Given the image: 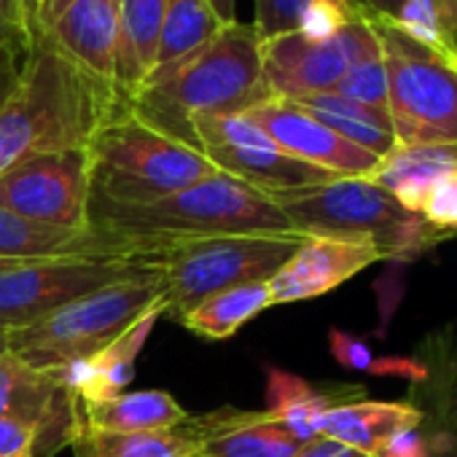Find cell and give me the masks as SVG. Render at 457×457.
<instances>
[{"mask_svg": "<svg viewBox=\"0 0 457 457\" xmlns=\"http://www.w3.org/2000/svg\"><path fill=\"white\" fill-rule=\"evenodd\" d=\"M0 417L38 425L41 457L68 449L81 428V401L49 369H38L6 350L0 355Z\"/></svg>", "mask_w": 457, "mask_h": 457, "instance_id": "13", "label": "cell"}, {"mask_svg": "<svg viewBox=\"0 0 457 457\" xmlns=\"http://www.w3.org/2000/svg\"><path fill=\"white\" fill-rule=\"evenodd\" d=\"M196 444L199 457H294L302 446L288 430L267 417V411L215 409L188 414L180 425Z\"/></svg>", "mask_w": 457, "mask_h": 457, "instance_id": "19", "label": "cell"}, {"mask_svg": "<svg viewBox=\"0 0 457 457\" xmlns=\"http://www.w3.org/2000/svg\"><path fill=\"white\" fill-rule=\"evenodd\" d=\"M302 240L304 237L223 235L162 248L156 267L164 286V315L178 320L218 291L270 283Z\"/></svg>", "mask_w": 457, "mask_h": 457, "instance_id": "8", "label": "cell"}, {"mask_svg": "<svg viewBox=\"0 0 457 457\" xmlns=\"http://www.w3.org/2000/svg\"><path fill=\"white\" fill-rule=\"evenodd\" d=\"M159 304H164L159 272L119 280L73 299L25 328L12 331L9 350L38 369H57L62 363L95 355Z\"/></svg>", "mask_w": 457, "mask_h": 457, "instance_id": "6", "label": "cell"}, {"mask_svg": "<svg viewBox=\"0 0 457 457\" xmlns=\"http://www.w3.org/2000/svg\"><path fill=\"white\" fill-rule=\"evenodd\" d=\"M403 0H355V6L361 9V14L366 17H385L393 20L395 12L401 9Z\"/></svg>", "mask_w": 457, "mask_h": 457, "instance_id": "39", "label": "cell"}, {"mask_svg": "<svg viewBox=\"0 0 457 457\" xmlns=\"http://www.w3.org/2000/svg\"><path fill=\"white\" fill-rule=\"evenodd\" d=\"M71 449L76 457H194V438L178 425L154 433H108L79 428Z\"/></svg>", "mask_w": 457, "mask_h": 457, "instance_id": "29", "label": "cell"}, {"mask_svg": "<svg viewBox=\"0 0 457 457\" xmlns=\"http://www.w3.org/2000/svg\"><path fill=\"white\" fill-rule=\"evenodd\" d=\"M36 6H38V0H36Z\"/></svg>", "mask_w": 457, "mask_h": 457, "instance_id": "45", "label": "cell"}, {"mask_svg": "<svg viewBox=\"0 0 457 457\" xmlns=\"http://www.w3.org/2000/svg\"><path fill=\"white\" fill-rule=\"evenodd\" d=\"M449 170H457V143L398 145L379 159L371 180L382 186L403 210L420 215L428 188Z\"/></svg>", "mask_w": 457, "mask_h": 457, "instance_id": "23", "label": "cell"}, {"mask_svg": "<svg viewBox=\"0 0 457 457\" xmlns=\"http://www.w3.org/2000/svg\"><path fill=\"white\" fill-rule=\"evenodd\" d=\"M374 262H382V253L371 243L304 235L291 259L270 280L272 304H299L326 296Z\"/></svg>", "mask_w": 457, "mask_h": 457, "instance_id": "17", "label": "cell"}, {"mask_svg": "<svg viewBox=\"0 0 457 457\" xmlns=\"http://www.w3.org/2000/svg\"><path fill=\"white\" fill-rule=\"evenodd\" d=\"M89 226L148 259H156L162 248L175 243L223 235L302 237L270 194L226 172H212L204 180L148 204H108L92 199Z\"/></svg>", "mask_w": 457, "mask_h": 457, "instance_id": "2", "label": "cell"}, {"mask_svg": "<svg viewBox=\"0 0 457 457\" xmlns=\"http://www.w3.org/2000/svg\"><path fill=\"white\" fill-rule=\"evenodd\" d=\"M304 235L371 243L382 262H411L438 243L452 240L422 215L403 210L371 178H331L326 183L272 196Z\"/></svg>", "mask_w": 457, "mask_h": 457, "instance_id": "4", "label": "cell"}, {"mask_svg": "<svg viewBox=\"0 0 457 457\" xmlns=\"http://www.w3.org/2000/svg\"><path fill=\"white\" fill-rule=\"evenodd\" d=\"M159 272L156 259H65L0 275V331L25 328L73 299L129 278Z\"/></svg>", "mask_w": 457, "mask_h": 457, "instance_id": "9", "label": "cell"}, {"mask_svg": "<svg viewBox=\"0 0 457 457\" xmlns=\"http://www.w3.org/2000/svg\"><path fill=\"white\" fill-rule=\"evenodd\" d=\"M25 57H28V46H22V44H0V108L9 103V97L20 87Z\"/></svg>", "mask_w": 457, "mask_h": 457, "instance_id": "36", "label": "cell"}, {"mask_svg": "<svg viewBox=\"0 0 457 457\" xmlns=\"http://www.w3.org/2000/svg\"><path fill=\"white\" fill-rule=\"evenodd\" d=\"M191 140L218 172L232 175L270 196L334 178L288 156L245 113L199 116L191 121Z\"/></svg>", "mask_w": 457, "mask_h": 457, "instance_id": "10", "label": "cell"}, {"mask_svg": "<svg viewBox=\"0 0 457 457\" xmlns=\"http://www.w3.org/2000/svg\"><path fill=\"white\" fill-rule=\"evenodd\" d=\"M167 0H119V62L116 89L129 100L148 79L156 57Z\"/></svg>", "mask_w": 457, "mask_h": 457, "instance_id": "25", "label": "cell"}, {"mask_svg": "<svg viewBox=\"0 0 457 457\" xmlns=\"http://www.w3.org/2000/svg\"><path fill=\"white\" fill-rule=\"evenodd\" d=\"M334 92L345 100H353V103H361V105H369L377 111H387V71H385L379 38L369 52H363L345 71V76L339 79Z\"/></svg>", "mask_w": 457, "mask_h": 457, "instance_id": "31", "label": "cell"}, {"mask_svg": "<svg viewBox=\"0 0 457 457\" xmlns=\"http://www.w3.org/2000/svg\"><path fill=\"white\" fill-rule=\"evenodd\" d=\"M207 4L212 6V12L218 14L223 25L237 22V0H207Z\"/></svg>", "mask_w": 457, "mask_h": 457, "instance_id": "40", "label": "cell"}, {"mask_svg": "<svg viewBox=\"0 0 457 457\" xmlns=\"http://www.w3.org/2000/svg\"><path fill=\"white\" fill-rule=\"evenodd\" d=\"M366 398L363 385H312L286 369L267 371V417L296 441L320 436V425L334 406Z\"/></svg>", "mask_w": 457, "mask_h": 457, "instance_id": "21", "label": "cell"}, {"mask_svg": "<svg viewBox=\"0 0 457 457\" xmlns=\"http://www.w3.org/2000/svg\"><path fill=\"white\" fill-rule=\"evenodd\" d=\"M0 259L38 264L65 259H148L100 228H68L0 207Z\"/></svg>", "mask_w": 457, "mask_h": 457, "instance_id": "18", "label": "cell"}, {"mask_svg": "<svg viewBox=\"0 0 457 457\" xmlns=\"http://www.w3.org/2000/svg\"><path fill=\"white\" fill-rule=\"evenodd\" d=\"M0 17L22 36H36V0H0Z\"/></svg>", "mask_w": 457, "mask_h": 457, "instance_id": "37", "label": "cell"}, {"mask_svg": "<svg viewBox=\"0 0 457 457\" xmlns=\"http://www.w3.org/2000/svg\"><path fill=\"white\" fill-rule=\"evenodd\" d=\"M414 355L425 366L406 395L422 414L417 430L430 457H457V323L428 331Z\"/></svg>", "mask_w": 457, "mask_h": 457, "instance_id": "16", "label": "cell"}, {"mask_svg": "<svg viewBox=\"0 0 457 457\" xmlns=\"http://www.w3.org/2000/svg\"><path fill=\"white\" fill-rule=\"evenodd\" d=\"M245 116L253 119L288 156L334 178H371L379 167V156L347 143L291 100L270 97Z\"/></svg>", "mask_w": 457, "mask_h": 457, "instance_id": "15", "label": "cell"}, {"mask_svg": "<svg viewBox=\"0 0 457 457\" xmlns=\"http://www.w3.org/2000/svg\"><path fill=\"white\" fill-rule=\"evenodd\" d=\"M291 103H296L299 108L312 113L318 121H323L328 129H334L347 143H353L379 159H385L390 151L398 148L387 111H377V108L345 100L337 92H320V95L299 97Z\"/></svg>", "mask_w": 457, "mask_h": 457, "instance_id": "26", "label": "cell"}, {"mask_svg": "<svg viewBox=\"0 0 457 457\" xmlns=\"http://www.w3.org/2000/svg\"><path fill=\"white\" fill-rule=\"evenodd\" d=\"M366 20L379 38L387 71V113L398 145L457 143V60L414 44L385 17Z\"/></svg>", "mask_w": 457, "mask_h": 457, "instance_id": "7", "label": "cell"}, {"mask_svg": "<svg viewBox=\"0 0 457 457\" xmlns=\"http://www.w3.org/2000/svg\"><path fill=\"white\" fill-rule=\"evenodd\" d=\"M223 22L212 12L207 0H167L162 28H159V44H156V57L154 68L145 79L154 81L180 62H186L191 54H196L204 44H210ZM143 84V87H145Z\"/></svg>", "mask_w": 457, "mask_h": 457, "instance_id": "27", "label": "cell"}, {"mask_svg": "<svg viewBox=\"0 0 457 457\" xmlns=\"http://www.w3.org/2000/svg\"><path fill=\"white\" fill-rule=\"evenodd\" d=\"M270 307H275L270 283H248L207 296L183 318H178V323L202 339L223 342L228 337H235L243 326H248Z\"/></svg>", "mask_w": 457, "mask_h": 457, "instance_id": "28", "label": "cell"}, {"mask_svg": "<svg viewBox=\"0 0 457 457\" xmlns=\"http://www.w3.org/2000/svg\"><path fill=\"white\" fill-rule=\"evenodd\" d=\"M6 350H9V334L0 331V355H4Z\"/></svg>", "mask_w": 457, "mask_h": 457, "instance_id": "43", "label": "cell"}, {"mask_svg": "<svg viewBox=\"0 0 457 457\" xmlns=\"http://www.w3.org/2000/svg\"><path fill=\"white\" fill-rule=\"evenodd\" d=\"M420 215L446 237H457V170L444 172L428 188Z\"/></svg>", "mask_w": 457, "mask_h": 457, "instance_id": "32", "label": "cell"}, {"mask_svg": "<svg viewBox=\"0 0 457 457\" xmlns=\"http://www.w3.org/2000/svg\"><path fill=\"white\" fill-rule=\"evenodd\" d=\"M33 38L22 36L17 28H12L4 17H0V44H22V46H30Z\"/></svg>", "mask_w": 457, "mask_h": 457, "instance_id": "41", "label": "cell"}, {"mask_svg": "<svg viewBox=\"0 0 457 457\" xmlns=\"http://www.w3.org/2000/svg\"><path fill=\"white\" fill-rule=\"evenodd\" d=\"M194 457H199V454H194Z\"/></svg>", "mask_w": 457, "mask_h": 457, "instance_id": "46", "label": "cell"}, {"mask_svg": "<svg viewBox=\"0 0 457 457\" xmlns=\"http://www.w3.org/2000/svg\"><path fill=\"white\" fill-rule=\"evenodd\" d=\"M328 350H331L334 361L339 366L350 369V371H366L369 374V369H371V363L377 358L371 353L369 342H363V339H358V337H353V334H347L342 328L328 331Z\"/></svg>", "mask_w": 457, "mask_h": 457, "instance_id": "35", "label": "cell"}, {"mask_svg": "<svg viewBox=\"0 0 457 457\" xmlns=\"http://www.w3.org/2000/svg\"><path fill=\"white\" fill-rule=\"evenodd\" d=\"M420 420H422L420 409L406 398L403 401L358 398L334 406L320 425V436L342 441L366 454H377L395 433L417 428Z\"/></svg>", "mask_w": 457, "mask_h": 457, "instance_id": "22", "label": "cell"}, {"mask_svg": "<svg viewBox=\"0 0 457 457\" xmlns=\"http://www.w3.org/2000/svg\"><path fill=\"white\" fill-rule=\"evenodd\" d=\"M312 0H256V20L251 22L262 41L296 33Z\"/></svg>", "mask_w": 457, "mask_h": 457, "instance_id": "33", "label": "cell"}, {"mask_svg": "<svg viewBox=\"0 0 457 457\" xmlns=\"http://www.w3.org/2000/svg\"><path fill=\"white\" fill-rule=\"evenodd\" d=\"M20 267H25V264L9 262V259H0V275H6V272H12V270H20Z\"/></svg>", "mask_w": 457, "mask_h": 457, "instance_id": "42", "label": "cell"}, {"mask_svg": "<svg viewBox=\"0 0 457 457\" xmlns=\"http://www.w3.org/2000/svg\"><path fill=\"white\" fill-rule=\"evenodd\" d=\"M294 457H374V454L353 449V446H347L342 441H334L328 436H318L312 441H304Z\"/></svg>", "mask_w": 457, "mask_h": 457, "instance_id": "38", "label": "cell"}, {"mask_svg": "<svg viewBox=\"0 0 457 457\" xmlns=\"http://www.w3.org/2000/svg\"><path fill=\"white\" fill-rule=\"evenodd\" d=\"M124 105L116 87L95 79L36 33L20 87L0 108V175L36 156L87 148Z\"/></svg>", "mask_w": 457, "mask_h": 457, "instance_id": "1", "label": "cell"}, {"mask_svg": "<svg viewBox=\"0 0 457 457\" xmlns=\"http://www.w3.org/2000/svg\"><path fill=\"white\" fill-rule=\"evenodd\" d=\"M36 33L95 79L116 87L119 6L113 0H38Z\"/></svg>", "mask_w": 457, "mask_h": 457, "instance_id": "14", "label": "cell"}, {"mask_svg": "<svg viewBox=\"0 0 457 457\" xmlns=\"http://www.w3.org/2000/svg\"><path fill=\"white\" fill-rule=\"evenodd\" d=\"M0 457H41V430L17 417H0Z\"/></svg>", "mask_w": 457, "mask_h": 457, "instance_id": "34", "label": "cell"}, {"mask_svg": "<svg viewBox=\"0 0 457 457\" xmlns=\"http://www.w3.org/2000/svg\"><path fill=\"white\" fill-rule=\"evenodd\" d=\"M92 199L148 204L218 172L191 143L140 119L129 105L113 113L87 145Z\"/></svg>", "mask_w": 457, "mask_h": 457, "instance_id": "5", "label": "cell"}, {"mask_svg": "<svg viewBox=\"0 0 457 457\" xmlns=\"http://www.w3.org/2000/svg\"><path fill=\"white\" fill-rule=\"evenodd\" d=\"M186 420V406L167 390H124L103 403H81V425L108 433L172 430Z\"/></svg>", "mask_w": 457, "mask_h": 457, "instance_id": "24", "label": "cell"}, {"mask_svg": "<svg viewBox=\"0 0 457 457\" xmlns=\"http://www.w3.org/2000/svg\"><path fill=\"white\" fill-rule=\"evenodd\" d=\"M162 315H164V304L145 312L140 320H135L124 334H119L111 345H105L95 355L62 363L49 371L81 403H103V401L124 393L132 385L135 363Z\"/></svg>", "mask_w": 457, "mask_h": 457, "instance_id": "20", "label": "cell"}, {"mask_svg": "<svg viewBox=\"0 0 457 457\" xmlns=\"http://www.w3.org/2000/svg\"><path fill=\"white\" fill-rule=\"evenodd\" d=\"M390 22L433 54L457 60V0H403Z\"/></svg>", "mask_w": 457, "mask_h": 457, "instance_id": "30", "label": "cell"}, {"mask_svg": "<svg viewBox=\"0 0 457 457\" xmlns=\"http://www.w3.org/2000/svg\"><path fill=\"white\" fill-rule=\"evenodd\" d=\"M264 84L262 38L253 25H223L186 62L140 87L127 105L162 132L191 143V121L199 116L248 113L270 100Z\"/></svg>", "mask_w": 457, "mask_h": 457, "instance_id": "3", "label": "cell"}, {"mask_svg": "<svg viewBox=\"0 0 457 457\" xmlns=\"http://www.w3.org/2000/svg\"><path fill=\"white\" fill-rule=\"evenodd\" d=\"M113 4H116V6H119V0H113Z\"/></svg>", "mask_w": 457, "mask_h": 457, "instance_id": "44", "label": "cell"}, {"mask_svg": "<svg viewBox=\"0 0 457 457\" xmlns=\"http://www.w3.org/2000/svg\"><path fill=\"white\" fill-rule=\"evenodd\" d=\"M89 202L87 148L36 156L0 175V207L30 220L89 228Z\"/></svg>", "mask_w": 457, "mask_h": 457, "instance_id": "12", "label": "cell"}, {"mask_svg": "<svg viewBox=\"0 0 457 457\" xmlns=\"http://www.w3.org/2000/svg\"><path fill=\"white\" fill-rule=\"evenodd\" d=\"M374 44L377 33L363 14L326 41H307L299 33L267 38L262 41L264 84L272 97L283 100L334 92L345 71Z\"/></svg>", "mask_w": 457, "mask_h": 457, "instance_id": "11", "label": "cell"}]
</instances>
